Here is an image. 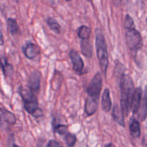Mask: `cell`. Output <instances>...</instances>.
Listing matches in <instances>:
<instances>
[{"mask_svg":"<svg viewBox=\"0 0 147 147\" xmlns=\"http://www.w3.org/2000/svg\"><path fill=\"white\" fill-rule=\"evenodd\" d=\"M146 24H147V17H146Z\"/></svg>","mask_w":147,"mask_h":147,"instance_id":"f1b7e54d","label":"cell"},{"mask_svg":"<svg viewBox=\"0 0 147 147\" xmlns=\"http://www.w3.org/2000/svg\"><path fill=\"white\" fill-rule=\"evenodd\" d=\"M1 119L4 121L11 125L15 124L16 122H17L15 115L11 113V111H9L5 109L4 108H1Z\"/></svg>","mask_w":147,"mask_h":147,"instance_id":"5bb4252c","label":"cell"},{"mask_svg":"<svg viewBox=\"0 0 147 147\" xmlns=\"http://www.w3.org/2000/svg\"><path fill=\"white\" fill-rule=\"evenodd\" d=\"M1 70H2L3 73L7 77H10L12 76L14 73V67L10 63H8L7 59L6 57H1Z\"/></svg>","mask_w":147,"mask_h":147,"instance_id":"9a60e30c","label":"cell"},{"mask_svg":"<svg viewBox=\"0 0 147 147\" xmlns=\"http://www.w3.org/2000/svg\"><path fill=\"white\" fill-rule=\"evenodd\" d=\"M64 141L67 146L73 147L76 145L77 139H76V135L70 133V132H67L64 135Z\"/></svg>","mask_w":147,"mask_h":147,"instance_id":"44dd1931","label":"cell"},{"mask_svg":"<svg viewBox=\"0 0 147 147\" xmlns=\"http://www.w3.org/2000/svg\"><path fill=\"white\" fill-rule=\"evenodd\" d=\"M11 1H14V2L17 3V2H19V1H20V0H11Z\"/></svg>","mask_w":147,"mask_h":147,"instance_id":"4316f807","label":"cell"},{"mask_svg":"<svg viewBox=\"0 0 147 147\" xmlns=\"http://www.w3.org/2000/svg\"><path fill=\"white\" fill-rule=\"evenodd\" d=\"M46 23L49 26L50 30H53L55 33L60 34V32H61V26L60 25V24H59L57 20H55L53 17H47L46 19Z\"/></svg>","mask_w":147,"mask_h":147,"instance_id":"e0dca14e","label":"cell"},{"mask_svg":"<svg viewBox=\"0 0 147 147\" xmlns=\"http://www.w3.org/2000/svg\"><path fill=\"white\" fill-rule=\"evenodd\" d=\"M129 131L131 136L134 139H137L141 136V126L140 123L137 119L132 118L129 123Z\"/></svg>","mask_w":147,"mask_h":147,"instance_id":"7c38bea8","label":"cell"},{"mask_svg":"<svg viewBox=\"0 0 147 147\" xmlns=\"http://www.w3.org/2000/svg\"><path fill=\"white\" fill-rule=\"evenodd\" d=\"M142 95H143V90L142 88L139 87L135 89L131 103V111H132L134 114H136L140 109Z\"/></svg>","mask_w":147,"mask_h":147,"instance_id":"9c48e42d","label":"cell"},{"mask_svg":"<svg viewBox=\"0 0 147 147\" xmlns=\"http://www.w3.org/2000/svg\"><path fill=\"white\" fill-rule=\"evenodd\" d=\"M102 86V75L100 73H97L93 76L86 88L88 97L85 103V113L88 116H92L97 111Z\"/></svg>","mask_w":147,"mask_h":147,"instance_id":"6da1fadb","label":"cell"},{"mask_svg":"<svg viewBox=\"0 0 147 147\" xmlns=\"http://www.w3.org/2000/svg\"><path fill=\"white\" fill-rule=\"evenodd\" d=\"M46 147H63V146H62L58 142H57V141L50 140L49 141L47 144L46 145Z\"/></svg>","mask_w":147,"mask_h":147,"instance_id":"7402d4cb","label":"cell"},{"mask_svg":"<svg viewBox=\"0 0 147 147\" xmlns=\"http://www.w3.org/2000/svg\"><path fill=\"white\" fill-rule=\"evenodd\" d=\"M53 129L54 132L61 135V136H64L65 134H67L68 132L67 131V130H68V126L65 124H61V123H56L55 119L53 121Z\"/></svg>","mask_w":147,"mask_h":147,"instance_id":"d6986e66","label":"cell"},{"mask_svg":"<svg viewBox=\"0 0 147 147\" xmlns=\"http://www.w3.org/2000/svg\"><path fill=\"white\" fill-rule=\"evenodd\" d=\"M69 56L71 60L73 70L78 74H82L84 70V62L78 52L75 50H71L69 52Z\"/></svg>","mask_w":147,"mask_h":147,"instance_id":"8992f818","label":"cell"},{"mask_svg":"<svg viewBox=\"0 0 147 147\" xmlns=\"http://www.w3.org/2000/svg\"><path fill=\"white\" fill-rule=\"evenodd\" d=\"M80 50L82 54L88 58H90L93 55V47L88 40H81Z\"/></svg>","mask_w":147,"mask_h":147,"instance_id":"4fadbf2b","label":"cell"},{"mask_svg":"<svg viewBox=\"0 0 147 147\" xmlns=\"http://www.w3.org/2000/svg\"><path fill=\"white\" fill-rule=\"evenodd\" d=\"M121 107L125 116H128L131 111V103L134 93V84L131 78L122 73L120 78Z\"/></svg>","mask_w":147,"mask_h":147,"instance_id":"3957f363","label":"cell"},{"mask_svg":"<svg viewBox=\"0 0 147 147\" xmlns=\"http://www.w3.org/2000/svg\"><path fill=\"white\" fill-rule=\"evenodd\" d=\"M95 33H96V53L99 62V65L102 73L104 74V76H106L109 65L107 44L103 32L100 29L96 28Z\"/></svg>","mask_w":147,"mask_h":147,"instance_id":"277c9868","label":"cell"},{"mask_svg":"<svg viewBox=\"0 0 147 147\" xmlns=\"http://www.w3.org/2000/svg\"><path fill=\"white\" fill-rule=\"evenodd\" d=\"M101 106L103 111L108 113L111 111L112 107V102L111 99L110 90L109 89L106 88L103 90V96H102V100H101Z\"/></svg>","mask_w":147,"mask_h":147,"instance_id":"8fae6325","label":"cell"},{"mask_svg":"<svg viewBox=\"0 0 147 147\" xmlns=\"http://www.w3.org/2000/svg\"><path fill=\"white\" fill-rule=\"evenodd\" d=\"M22 53L27 58L33 60L34 57L40 55L41 53V49L37 45L29 42L22 47Z\"/></svg>","mask_w":147,"mask_h":147,"instance_id":"ba28073f","label":"cell"},{"mask_svg":"<svg viewBox=\"0 0 147 147\" xmlns=\"http://www.w3.org/2000/svg\"><path fill=\"white\" fill-rule=\"evenodd\" d=\"M11 147H21V146H18V145L15 144H12V146H11Z\"/></svg>","mask_w":147,"mask_h":147,"instance_id":"484cf974","label":"cell"},{"mask_svg":"<svg viewBox=\"0 0 147 147\" xmlns=\"http://www.w3.org/2000/svg\"><path fill=\"white\" fill-rule=\"evenodd\" d=\"M118 105H115L112 111V117L114 121H116L120 126L125 127V121H124V113Z\"/></svg>","mask_w":147,"mask_h":147,"instance_id":"30bf717a","label":"cell"},{"mask_svg":"<svg viewBox=\"0 0 147 147\" xmlns=\"http://www.w3.org/2000/svg\"><path fill=\"white\" fill-rule=\"evenodd\" d=\"M139 117L142 121H145L147 119V87L146 88L144 95L143 103H142V106L141 107Z\"/></svg>","mask_w":147,"mask_h":147,"instance_id":"ffe728a7","label":"cell"},{"mask_svg":"<svg viewBox=\"0 0 147 147\" xmlns=\"http://www.w3.org/2000/svg\"><path fill=\"white\" fill-rule=\"evenodd\" d=\"M78 36L81 40H88L90 37L91 30L90 27L86 25H82L77 30Z\"/></svg>","mask_w":147,"mask_h":147,"instance_id":"ac0fdd59","label":"cell"},{"mask_svg":"<svg viewBox=\"0 0 147 147\" xmlns=\"http://www.w3.org/2000/svg\"><path fill=\"white\" fill-rule=\"evenodd\" d=\"M1 45H4V37H3L2 32H1Z\"/></svg>","mask_w":147,"mask_h":147,"instance_id":"d4e9b609","label":"cell"},{"mask_svg":"<svg viewBox=\"0 0 147 147\" xmlns=\"http://www.w3.org/2000/svg\"><path fill=\"white\" fill-rule=\"evenodd\" d=\"M113 4H114L116 7H119L121 4V0H113Z\"/></svg>","mask_w":147,"mask_h":147,"instance_id":"603a6c76","label":"cell"},{"mask_svg":"<svg viewBox=\"0 0 147 147\" xmlns=\"http://www.w3.org/2000/svg\"><path fill=\"white\" fill-rule=\"evenodd\" d=\"M41 73L38 70H34L32 72L29 76L28 78V88L34 93H38L40 89V83H41Z\"/></svg>","mask_w":147,"mask_h":147,"instance_id":"52a82bcc","label":"cell"},{"mask_svg":"<svg viewBox=\"0 0 147 147\" xmlns=\"http://www.w3.org/2000/svg\"><path fill=\"white\" fill-rule=\"evenodd\" d=\"M7 30L11 35H15L17 34L20 32V27H19L17 22L15 19L8 18L7 20Z\"/></svg>","mask_w":147,"mask_h":147,"instance_id":"2e32d148","label":"cell"},{"mask_svg":"<svg viewBox=\"0 0 147 147\" xmlns=\"http://www.w3.org/2000/svg\"><path fill=\"white\" fill-rule=\"evenodd\" d=\"M19 93L22 98L24 103V109L28 113L37 119L42 116L43 112L39 108V103L35 93L31 90H26L23 88H20Z\"/></svg>","mask_w":147,"mask_h":147,"instance_id":"5b68a950","label":"cell"},{"mask_svg":"<svg viewBox=\"0 0 147 147\" xmlns=\"http://www.w3.org/2000/svg\"><path fill=\"white\" fill-rule=\"evenodd\" d=\"M66 1H72V0H65Z\"/></svg>","mask_w":147,"mask_h":147,"instance_id":"83f0119b","label":"cell"},{"mask_svg":"<svg viewBox=\"0 0 147 147\" xmlns=\"http://www.w3.org/2000/svg\"><path fill=\"white\" fill-rule=\"evenodd\" d=\"M124 27L128 47L132 52L139 51L143 47V39L141 33L136 29L133 18L129 14H126L125 17Z\"/></svg>","mask_w":147,"mask_h":147,"instance_id":"7a4b0ae2","label":"cell"},{"mask_svg":"<svg viewBox=\"0 0 147 147\" xmlns=\"http://www.w3.org/2000/svg\"><path fill=\"white\" fill-rule=\"evenodd\" d=\"M105 147H116V146H115L112 143H109V144H107L105 146Z\"/></svg>","mask_w":147,"mask_h":147,"instance_id":"cb8c5ba5","label":"cell"},{"mask_svg":"<svg viewBox=\"0 0 147 147\" xmlns=\"http://www.w3.org/2000/svg\"><path fill=\"white\" fill-rule=\"evenodd\" d=\"M88 1H91V0H88Z\"/></svg>","mask_w":147,"mask_h":147,"instance_id":"f546056e","label":"cell"}]
</instances>
